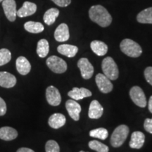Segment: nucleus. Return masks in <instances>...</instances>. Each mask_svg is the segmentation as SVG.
Masks as SVG:
<instances>
[{"label":"nucleus","instance_id":"obj_15","mask_svg":"<svg viewBox=\"0 0 152 152\" xmlns=\"http://www.w3.org/2000/svg\"><path fill=\"white\" fill-rule=\"evenodd\" d=\"M16 84V77L8 72H0V86L5 88H11Z\"/></svg>","mask_w":152,"mask_h":152},{"label":"nucleus","instance_id":"obj_9","mask_svg":"<svg viewBox=\"0 0 152 152\" xmlns=\"http://www.w3.org/2000/svg\"><path fill=\"white\" fill-rule=\"evenodd\" d=\"M2 7L7 19L11 22L15 21L17 16L16 3L15 0H3Z\"/></svg>","mask_w":152,"mask_h":152},{"label":"nucleus","instance_id":"obj_37","mask_svg":"<svg viewBox=\"0 0 152 152\" xmlns=\"http://www.w3.org/2000/svg\"><path fill=\"white\" fill-rule=\"evenodd\" d=\"M80 152H85V151H80Z\"/></svg>","mask_w":152,"mask_h":152},{"label":"nucleus","instance_id":"obj_17","mask_svg":"<svg viewBox=\"0 0 152 152\" xmlns=\"http://www.w3.org/2000/svg\"><path fill=\"white\" fill-rule=\"evenodd\" d=\"M104 109L97 100H93L89 108L88 116L91 119H99L103 115Z\"/></svg>","mask_w":152,"mask_h":152},{"label":"nucleus","instance_id":"obj_11","mask_svg":"<svg viewBox=\"0 0 152 152\" xmlns=\"http://www.w3.org/2000/svg\"><path fill=\"white\" fill-rule=\"evenodd\" d=\"M66 108L68 114L74 121H77L80 119V113L81 112V106L75 100L69 99L66 102Z\"/></svg>","mask_w":152,"mask_h":152},{"label":"nucleus","instance_id":"obj_13","mask_svg":"<svg viewBox=\"0 0 152 152\" xmlns=\"http://www.w3.org/2000/svg\"><path fill=\"white\" fill-rule=\"evenodd\" d=\"M69 29L67 24L61 23L57 27L54 32V38L57 42H66L69 39Z\"/></svg>","mask_w":152,"mask_h":152},{"label":"nucleus","instance_id":"obj_32","mask_svg":"<svg viewBox=\"0 0 152 152\" xmlns=\"http://www.w3.org/2000/svg\"><path fill=\"white\" fill-rule=\"evenodd\" d=\"M144 128L147 132L152 134V118H147L144 121Z\"/></svg>","mask_w":152,"mask_h":152},{"label":"nucleus","instance_id":"obj_2","mask_svg":"<svg viewBox=\"0 0 152 152\" xmlns=\"http://www.w3.org/2000/svg\"><path fill=\"white\" fill-rule=\"evenodd\" d=\"M120 47L123 53L132 58L139 57L142 53V49L140 45L130 39H123L120 45Z\"/></svg>","mask_w":152,"mask_h":152},{"label":"nucleus","instance_id":"obj_36","mask_svg":"<svg viewBox=\"0 0 152 152\" xmlns=\"http://www.w3.org/2000/svg\"><path fill=\"white\" fill-rule=\"evenodd\" d=\"M149 111L151 112L152 113V96H151V97L149 98Z\"/></svg>","mask_w":152,"mask_h":152},{"label":"nucleus","instance_id":"obj_27","mask_svg":"<svg viewBox=\"0 0 152 152\" xmlns=\"http://www.w3.org/2000/svg\"><path fill=\"white\" fill-rule=\"evenodd\" d=\"M90 135L92 137L98 138L100 139V140H104L109 136V132L106 128H99L91 130L90 132Z\"/></svg>","mask_w":152,"mask_h":152},{"label":"nucleus","instance_id":"obj_5","mask_svg":"<svg viewBox=\"0 0 152 152\" xmlns=\"http://www.w3.org/2000/svg\"><path fill=\"white\" fill-rule=\"evenodd\" d=\"M46 64L51 71L55 73H64L67 70V64L60 57L52 56L47 59Z\"/></svg>","mask_w":152,"mask_h":152},{"label":"nucleus","instance_id":"obj_22","mask_svg":"<svg viewBox=\"0 0 152 152\" xmlns=\"http://www.w3.org/2000/svg\"><path fill=\"white\" fill-rule=\"evenodd\" d=\"M90 47L93 52L97 56H104L108 52V46L104 42L99 40H94L90 44Z\"/></svg>","mask_w":152,"mask_h":152},{"label":"nucleus","instance_id":"obj_33","mask_svg":"<svg viewBox=\"0 0 152 152\" xmlns=\"http://www.w3.org/2000/svg\"><path fill=\"white\" fill-rule=\"evenodd\" d=\"M55 4L60 7H66L71 3V0H52Z\"/></svg>","mask_w":152,"mask_h":152},{"label":"nucleus","instance_id":"obj_20","mask_svg":"<svg viewBox=\"0 0 152 152\" xmlns=\"http://www.w3.org/2000/svg\"><path fill=\"white\" fill-rule=\"evenodd\" d=\"M18 137V132L11 127L5 126L0 128V139L4 141H11Z\"/></svg>","mask_w":152,"mask_h":152},{"label":"nucleus","instance_id":"obj_35","mask_svg":"<svg viewBox=\"0 0 152 152\" xmlns=\"http://www.w3.org/2000/svg\"><path fill=\"white\" fill-rule=\"evenodd\" d=\"M16 152H35L33 149H29V148H26V147H22L20 148L17 150Z\"/></svg>","mask_w":152,"mask_h":152},{"label":"nucleus","instance_id":"obj_7","mask_svg":"<svg viewBox=\"0 0 152 152\" xmlns=\"http://www.w3.org/2000/svg\"><path fill=\"white\" fill-rule=\"evenodd\" d=\"M96 85L101 92L107 94L111 92L113 88V85L111 82V80L108 78L104 74L98 73L95 77Z\"/></svg>","mask_w":152,"mask_h":152},{"label":"nucleus","instance_id":"obj_12","mask_svg":"<svg viewBox=\"0 0 152 152\" xmlns=\"http://www.w3.org/2000/svg\"><path fill=\"white\" fill-rule=\"evenodd\" d=\"M92 92L85 87H73V90L68 92V95L74 100H80L92 96Z\"/></svg>","mask_w":152,"mask_h":152},{"label":"nucleus","instance_id":"obj_14","mask_svg":"<svg viewBox=\"0 0 152 152\" xmlns=\"http://www.w3.org/2000/svg\"><path fill=\"white\" fill-rule=\"evenodd\" d=\"M37 11V5L30 1H25L22 7L17 11V16L20 18H24L33 15Z\"/></svg>","mask_w":152,"mask_h":152},{"label":"nucleus","instance_id":"obj_29","mask_svg":"<svg viewBox=\"0 0 152 152\" xmlns=\"http://www.w3.org/2000/svg\"><path fill=\"white\" fill-rule=\"evenodd\" d=\"M11 59V54L7 49H0V66L8 64Z\"/></svg>","mask_w":152,"mask_h":152},{"label":"nucleus","instance_id":"obj_16","mask_svg":"<svg viewBox=\"0 0 152 152\" xmlns=\"http://www.w3.org/2000/svg\"><path fill=\"white\" fill-rule=\"evenodd\" d=\"M145 142V135L143 132L140 131H135L132 132L131 135V140L130 142V147L132 149H141L143 147Z\"/></svg>","mask_w":152,"mask_h":152},{"label":"nucleus","instance_id":"obj_31","mask_svg":"<svg viewBox=\"0 0 152 152\" xmlns=\"http://www.w3.org/2000/svg\"><path fill=\"white\" fill-rule=\"evenodd\" d=\"M144 77H145L146 80L152 86V67L149 66L147 67L144 71Z\"/></svg>","mask_w":152,"mask_h":152},{"label":"nucleus","instance_id":"obj_3","mask_svg":"<svg viewBox=\"0 0 152 152\" xmlns=\"http://www.w3.org/2000/svg\"><path fill=\"white\" fill-rule=\"evenodd\" d=\"M129 128L125 125H121L118 126L112 133L111 137V144L112 147L117 148L123 145L127 137H128Z\"/></svg>","mask_w":152,"mask_h":152},{"label":"nucleus","instance_id":"obj_24","mask_svg":"<svg viewBox=\"0 0 152 152\" xmlns=\"http://www.w3.org/2000/svg\"><path fill=\"white\" fill-rule=\"evenodd\" d=\"M59 15V11L56 8H51L47 10L44 15L43 20L45 23L48 26H51L56 21V19Z\"/></svg>","mask_w":152,"mask_h":152},{"label":"nucleus","instance_id":"obj_18","mask_svg":"<svg viewBox=\"0 0 152 152\" xmlns=\"http://www.w3.org/2000/svg\"><path fill=\"white\" fill-rule=\"evenodd\" d=\"M16 69L20 75H26L30 73L31 70V65L26 57L19 56L16 62Z\"/></svg>","mask_w":152,"mask_h":152},{"label":"nucleus","instance_id":"obj_23","mask_svg":"<svg viewBox=\"0 0 152 152\" xmlns=\"http://www.w3.org/2000/svg\"><path fill=\"white\" fill-rule=\"evenodd\" d=\"M137 20L140 23L152 24V7H149L140 12L137 16Z\"/></svg>","mask_w":152,"mask_h":152},{"label":"nucleus","instance_id":"obj_21","mask_svg":"<svg viewBox=\"0 0 152 152\" xmlns=\"http://www.w3.org/2000/svg\"><path fill=\"white\" fill-rule=\"evenodd\" d=\"M57 51L59 54L69 58L74 57L78 52V48L75 45H61L57 48Z\"/></svg>","mask_w":152,"mask_h":152},{"label":"nucleus","instance_id":"obj_34","mask_svg":"<svg viewBox=\"0 0 152 152\" xmlns=\"http://www.w3.org/2000/svg\"><path fill=\"white\" fill-rule=\"evenodd\" d=\"M7 113V104L4 100L0 97V116L5 115Z\"/></svg>","mask_w":152,"mask_h":152},{"label":"nucleus","instance_id":"obj_6","mask_svg":"<svg viewBox=\"0 0 152 152\" xmlns=\"http://www.w3.org/2000/svg\"><path fill=\"white\" fill-rule=\"evenodd\" d=\"M130 96L131 99L137 106L141 108L146 107L147 103V99L141 87L138 86L132 87L130 91Z\"/></svg>","mask_w":152,"mask_h":152},{"label":"nucleus","instance_id":"obj_8","mask_svg":"<svg viewBox=\"0 0 152 152\" xmlns=\"http://www.w3.org/2000/svg\"><path fill=\"white\" fill-rule=\"evenodd\" d=\"M77 67L80 71L81 75L85 80L90 79L94 73V67L87 58H81L77 61Z\"/></svg>","mask_w":152,"mask_h":152},{"label":"nucleus","instance_id":"obj_10","mask_svg":"<svg viewBox=\"0 0 152 152\" xmlns=\"http://www.w3.org/2000/svg\"><path fill=\"white\" fill-rule=\"evenodd\" d=\"M46 98L47 102L53 106H58L61 102V96L59 91L52 85L47 88Z\"/></svg>","mask_w":152,"mask_h":152},{"label":"nucleus","instance_id":"obj_30","mask_svg":"<svg viewBox=\"0 0 152 152\" xmlns=\"http://www.w3.org/2000/svg\"><path fill=\"white\" fill-rule=\"evenodd\" d=\"M46 152H60V147L58 143L54 140H49L45 144Z\"/></svg>","mask_w":152,"mask_h":152},{"label":"nucleus","instance_id":"obj_4","mask_svg":"<svg viewBox=\"0 0 152 152\" xmlns=\"http://www.w3.org/2000/svg\"><path fill=\"white\" fill-rule=\"evenodd\" d=\"M102 68L104 75L111 80H115L118 77V68L111 57L108 56L104 58L102 64Z\"/></svg>","mask_w":152,"mask_h":152},{"label":"nucleus","instance_id":"obj_28","mask_svg":"<svg viewBox=\"0 0 152 152\" xmlns=\"http://www.w3.org/2000/svg\"><path fill=\"white\" fill-rule=\"evenodd\" d=\"M89 147L91 149L94 150L97 152H109V149L107 146L102 143V142L97 141V140H92L90 141L88 144Z\"/></svg>","mask_w":152,"mask_h":152},{"label":"nucleus","instance_id":"obj_25","mask_svg":"<svg viewBox=\"0 0 152 152\" xmlns=\"http://www.w3.org/2000/svg\"><path fill=\"white\" fill-rule=\"evenodd\" d=\"M25 29L30 33H39L43 31L45 28L41 23L34 22V21H28L24 24Z\"/></svg>","mask_w":152,"mask_h":152},{"label":"nucleus","instance_id":"obj_38","mask_svg":"<svg viewBox=\"0 0 152 152\" xmlns=\"http://www.w3.org/2000/svg\"><path fill=\"white\" fill-rule=\"evenodd\" d=\"M3 1V0H0V2H1V1Z\"/></svg>","mask_w":152,"mask_h":152},{"label":"nucleus","instance_id":"obj_26","mask_svg":"<svg viewBox=\"0 0 152 152\" xmlns=\"http://www.w3.org/2000/svg\"><path fill=\"white\" fill-rule=\"evenodd\" d=\"M49 45L47 39H42L37 42V54L40 58H45L49 54Z\"/></svg>","mask_w":152,"mask_h":152},{"label":"nucleus","instance_id":"obj_19","mask_svg":"<svg viewBox=\"0 0 152 152\" xmlns=\"http://www.w3.org/2000/svg\"><path fill=\"white\" fill-rule=\"evenodd\" d=\"M66 119L65 115L61 113H54L49 117L48 123L51 128L58 129L66 124Z\"/></svg>","mask_w":152,"mask_h":152},{"label":"nucleus","instance_id":"obj_1","mask_svg":"<svg viewBox=\"0 0 152 152\" xmlns=\"http://www.w3.org/2000/svg\"><path fill=\"white\" fill-rule=\"evenodd\" d=\"M89 16L93 22L103 28L110 26L112 22L111 14L106 8L101 5L92 6L89 11Z\"/></svg>","mask_w":152,"mask_h":152}]
</instances>
